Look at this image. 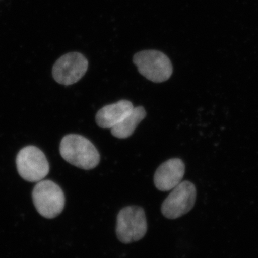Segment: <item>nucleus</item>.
<instances>
[{"label": "nucleus", "mask_w": 258, "mask_h": 258, "mask_svg": "<svg viewBox=\"0 0 258 258\" xmlns=\"http://www.w3.org/2000/svg\"><path fill=\"white\" fill-rule=\"evenodd\" d=\"M61 157L70 164L84 170L94 169L101 160L99 153L91 141L79 134H69L61 140Z\"/></svg>", "instance_id": "1"}, {"label": "nucleus", "mask_w": 258, "mask_h": 258, "mask_svg": "<svg viewBox=\"0 0 258 258\" xmlns=\"http://www.w3.org/2000/svg\"><path fill=\"white\" fill-rule=\"evenodd\" d=\"M184 173L185 165L181 159H169L163 163L156 171L154 184L159 191H170L182 181Z\"/></svg>", "instance_id": "8"}, {"label": "nucleus", "mask_w": 258, "mask_h": 258, "mask_svg": "<svg viewBox=\"0 0 258 258\" xmlns=\"http://www.w3.org/2000/svg\"><path fill=\"white\" fill-rule=\"evenodd\" d=\"M16 164L20 176L30 182L41 181L50 171L45 154L34 146H28L19 152Z\"/></svg>", "instance_id": "5"}, {"label": "nucleus", "mask_w": 258, "mask_h": 258, "mask_svg": "<svg viewBox=\"0 0 258 258\" xmlns=\"http://www.w3.org/2000/svg\"><path fill=\"white\" fill-rule=\"evenodd\" d=\"M32 200L38 213L47 219L58 216L66 203L62 189L50 180L38 181L32 191Z\"/></svg>", "instance_id": "3"}, {"label": "nucleus", "mask_w": 258, "mask_h": 258, "mask_svg": "<svg viewBox=\"0 0 258 258\" xmlns=\"http://www.w3.org/2000/svg\"><path fill=\"white\" fill-rule=\"evenodd\" d=\"M197 190L189 181H181L172 189L161 205V212L170 220L179 218L191 211L195 206Z\"/></svg>", "instance_id": "6"}, {"label": "nucleus", "mask_w": 258, "mask_h": 258, "mask_svg": "<svg viewBox=\"0 0 258 258\" xmlns=\"http://www.w3.org/2000/svg\"><path fill=\"white\" fill-rule=\"evenodd\" d=\"M145 212L140 207L128 206L122 209L117 216L116 235L125 244L139 241L147 233Z\"/></svg>", "instance_id": "4"}, {"label": "nucleus", "mask_w": 258, "mask_h": 258, "mask_svg": "<svg viewBox=\"0 0 258 258\" xmlns=\"http://www.w3.org/2000/svg\"><path fill=\"white\" fill-rule=\"evenodd\" d=\"M132 102L127 100L120 101L103 107L97 113V125L102 128H112L119 123L134 109Z\"/></svg>", "instance_id": "9"}, {"label": "nucleus", "mask_w": 258, "mask_h": 258, "mask_svg": "<svg viewBox=\"0 0 258 258\" xmlns=\"http://www.w3.org/2000/svg\"><path fill=\"white\" fill-rule=\"evenodd\" d=\"M88 68V61L80 52H69L62 55L54 64L52 76L56 82L71 86L80 81Z\"/></svg>", "instance_id": "7"}, {"label": "nucleus", "mask_w": 258, "mask_h": 258, "mask_svg": "<svg viewBox=\"0 0 258 258\" xmlns=\"http://www.w3.org/2000/svg\"><path fill=\"white\" fill-rule=\"evenodd\" d=\"M133 62L139 74L154 83L165 82L172 75L173 66L170 59L160 51H141L134 55Z\"/></svg>", "instance_id": "2"}, {"label": "nucleus", "mask_w": 258, "mask_h": 258, "mask_svg": "<svg viewBox=\"0 0 258 258\" xmlns=\"http://www.w3.org/2000/svg\"><path fill=\"white\" fill-rule=\"evenodd\" d=\"M147 116L144 107L134 108L132 111L125 116L119 123L111 128L113 137L118 139H126L134 134L139 123Z\"/></svg>", "instance_id": "10"}]
</instances>
